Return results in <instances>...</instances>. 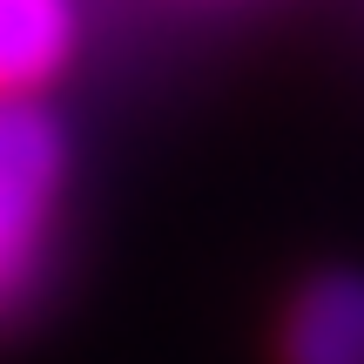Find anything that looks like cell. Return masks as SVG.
<instances>
[{
	"label": "cell",
	"mask_w": 364,
	"mask_h": 364,
	"mask_svg": "<svg viewBox=\"0 0 364 364\" xmlns=\"http://www.w3.org/2000/svg\"><path fill=\"white\" fill-rule=\"evenodd\" d=\"M68 176L61 122L41 102H0V311L27 297Z\"/></svg>",
	"instance_id": "6da1fadb"
},
{
	"label": "cell",
	"mask_w": 364,
	"mask_h": 364,
	"mask_svg": "<svg viewBox=\"0 0 364 364\" xmlns=\"http://www.w3.org/2000/svg\"><path fill=\"white\" fill-rule=\"evenodd\" d=\"M277 364H364V270H324L284 304Z\"/></svg>",
	"instance_id": "7a4b0ae2"
},
{
	"label": "cell",
	"mask_w": 364,
	"mask_h": 364,
	"mask_svg": "<svg viewBox=\"0 0 364 364\" xmlns=\"http://www.w3.org/2000/svg\"><path fill=\"white\" fill-rule=\"evenodd\" d=\"M75 0H0V102H34L75 54Z\"/></svg>",
	"instance_id": "3957f363"
}]
</instances>
